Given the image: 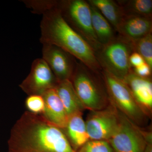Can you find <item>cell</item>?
<instances>
[{
  "label": "cell",
  "instance_id": "1",
  "mask_svg": "<svg viewBox=\"0 0 152 152\" xmlns=\"http://www.w3.org/2000/svg\"><path fill=\"white\" fill-rule=\"evenodd\" d=\"M7 152H76L64 131L26 111L11 129Z\"/></svg>",
  "mask_w": 152,
  "mask_h": 152
},
{
  "label": "cell",
  "instance_id": "2",
  "mask_svg": "<svg viewBox=\"0 0 152 152\" xmlns=\"http://www.w3.org/2000/svg\"><path fill=\"white\" fill-rule=\"evenodd\" d=\"M56 2L50 1L49 7L41 13V42L59 47L98 74L102 67L95 51L66 21L57 8Z\"/></svg>",
  "mask_w": 152,
  "mask_h": 152
},
{
  "label": "cell",
  "instance_id": "3",
  "mask_svg": "<svg viewBox=\"0 0 152 152\" xmlns=\"http://www.w3.org/2000/svg\"><path fill=\"white\" fill-rule=\"evenodd\" d=\"M94 72L82 63H77L71 79L85 109L90 111L102 110L110 104L104 82L102 84Z\"/></svg>",
  "mask_w": 152,
  "mask_h": 152
},
{
  "label": "cell",
  "instance_id": "4",
  "mask_svg": "<svg viewBox=\"0 0 152 152\" xmlns=\"http://www.w3.org/2000/svg\"><path fill=\"white\" fill-rule=\"evenodd\" d=\"M102 74L110 102L140 127L146 124L148 117L139 105L124 82L104 70Z\"/></svg>",
  "mask_w": 152,
  "mask_h": 152
},
{
  "label": "cell",
  "instance_id": "5",
  "mask_svg": "<svg viewBox=\"0 0 152 152\" xmlns=\"http://www.w3.org/2000/svg\"><path fill=\"white\" fill-rule=\"evenodd\" d=\"M56 6L68 24L97 53L102 46L95 34L91 6L83 0L56 1Z\"/></svg>",
  "mask_w": 152,
  "mask_h": 152
},
{
  "label": "cell",
  "instance_id": "6",
  "mask_svg": "<svg viewBox=\"0 0 152 152\" xmlns=\"http://www.w3.org/2000/svg\"><path fill=\"white\" fill-rule=\"evenodd\" d=\"M134 52L132 44L120 36L102 46L96 56L104 70L124 81L132 70L129 57Z\"/></svg>",
  "mask_w": 152,
  "mask_h": 152
},
{
  "label": "cell",
  "instance_id": "7",
  "mask_svg": "<svg viewBox=\"0 0 152 152\" xmlns=\"http://www.w3.org/2000/svg\"><path fill=\"white\" fill-rule=\"evenodd\" d=\"M119 115L118 126L107 141L114 152H144L148 144L145 130L119 111Z\"/></svg>",
  "mask_w": 152,
  "mask_h": 152
},
{
  "label": "cell",
  "instance_id": "8",
  "mask_svg": "<svg viewBox=\"0 0 152 152\" xmlns=\"http://www.w3.org/2000/svg\"><path fill=\"white\" fill-rule=\"evenodd\" d=\"M119 121L118 110L110 102L105 108L91 111L85 121L90 140H108L115 131Z\"/></svg>",
  "mask_w": 152,
  "mask_h": 152
},
{
  "label": "cell",
  "instance_id": "9",
  "mask_svg": "<svg viewBox=\"0 0 152 152\" xmlns=\"http://www.w3.org/2000/svg\"><path fill=\"white\" fill-rule=\"evenodd\" d=\"M58 82L47 63L42 58L34 60L31 71L19 85L28 96H42L49 90L55 88Z\"/></svg>",
  "mask_w": 152,
  "mask_h": 152
},
{
  "label": "cell",
  "instance_id": "10",
  "mask_svg": "<svg viewBox=\"0 0 152 152\" xmlns=\"http://www.w3.org/2000/svg\"><path fill=\"white\" fill-rule=\"evenodd\" d=\"M42 45V58L50 68L58 82L71 80L77 64L75 57L55 45Z\"/></svg>",
  "mask_w": 152,
  "mask_h": 152
},
{
  "label": "cell",
  "instance_id": "11",
  "mask_svg": "<svg viewBox=\"0 0 152 152\" xmlns=\"http://www.w3.org/2000/svg\"><path fill=\"white\" fill-rule=\"evenodd\" d=\"M141 108L148 117L152 111V83L150 78L140 77L130 71L124 80Z\"/></svg>",
  "mask_w": 152,
  "mask_h": 152
},
{
  "label": "cell",
  "instance_id": "12",
  "mask_svg": "<svg viewBox=\"0 0 152 152\" xmlns=\"http://www.w3.org/2000/svg\"><path fill=\"white\" fill-rule=\"evenodd\" d=\"M152 28L151 18L125 15L117 31L121 37L132 43L152 33Z\"/></svg>",
  "mask_w": 152,
  "mask_h": 152
},
{
  "label": "cell",
  "instance_id": "13",
  "mask_svg": "<svg viewBox=\"0 0 152 152\" xmlns=\"http://www.w3.org/2000/svg\"><path fill=\"white\" fill-rule=\"evenodd\" d=\"M45 109L43 116L52 125L63 130L67 123L68 117L56 89L48 91L42 95Z\"/></svg>",
  "mask_w": 152,
  "mask_h": 152
},
{
  "label": "cell",
  "instance_id": "14",
  "mask_svg": "<svg viewBox=\"0 0 152 152\" xmlns=\"http://www.w3.org/2000/svg\"><path fill=\"white\" fill-rule=\"evenodd\" d=\"M83 114L78 113L69 117L66 127L63 130L75 152L90 140Z\"/></svg>",
  "mask_w": 152,
  "mask_h": 152
},
{
  "label": "cell",
  "instance_id": "15",
  "mask_svg": "<svg viewBox=\"0 0 152 152\" xmlns=\"http://www.w3.org/2000/svg\"><path fill=\"white\" fill-rule=\"evenodd\" d=\"M55 89L68 117L78 113H83L86 110L71 80H65L58 82Z\"/></svg>",
  "mask_w": 152,
  "mask_h": 152
},
{
  "label": "cell",
  "instance_id": "16",
  "mask_svg": "<svg viewBox=\"0 0 152 152\" xmlns=\"http://www.w3.org/2000/svg\"><path fill=\"white\" fill-rule=\"evenodd\" d=\"M88 3L96 8L117 31L124 14L118 2L111 0H90Z\"/></svg>",
  "mask_w": 152,
  "mask_h": 152
},
{
  "label": "cell",
  "instance_id": "17",
  "mask_svg": "<svg viewBox=\"0 0 152 152\" xmlns=\"http://www.w3.org/2000/svg\"><path fill=\"white\" fill-rule=\"evenodd\" d=\"M90 6L93 29L99 42L103 46L115 38L113 30L99 11L95 7L91 5Z\"/></svg>",
  "mask_w": 152,
  "mask_h": 152
},
{
  "label": "cell",
  "instance_id": "18",
  "mask_svg": "<svg viewBox=\"0 0 152 152\" xmlns=\"http://www.w3.org/2000/svg\"><path fill=\"white\" fill-rule=\"evenodd\" d=\"M117 2L124 15H135L151 18V0H132Z\"/></svg>",
  "mask_w": 152,
  "mask_h": 152
},
{
  "label": "cell",
  "instance_id": "19",
  "mask_svg": "<svg viewBox=\"0 0 152 152\" xmlns=\"http://www.w3.org/2000/svg\"><path fill=\"white\" fill-rule=\"evenodd\" d=\"M131 43L132 45L134 52L140 54L143 58L145 62L152 69L151 33Z\"/></svg>",
  "mask_w": 152,
  "mask_h": 152
},
{
  "label": "cell",
  "instance_id": "20",
  "mask_svg": "<svg viewBox=\"0 0 152 152\" xmlns=\"http://www.w3.org/2000/svg\"><path fill=\"white\" fill-rule=\"evenodd\" d=\"M76 152H115L108 141L90 140Z\"/></svg>",
  "mask_w": 152,
  "mask_h": 152
},
{
  "label": "cell",
  "instance_id": "21",
  "mask_svg": "<svg viewBox=\"0 0 152 152\" xmlns=\"http://www.w3.org/2000/svg\"><path fill=\"white\" fill-rule=\"evenodd\" d=\"M25 106L27 111L36 115H42L45 111V101L40 95L28 96L25 101Z\"/></svg>",
  "mask_w": 152,
  "mask_h": 152
},
{
  "label": "cell",
  "instance_id": "22",
  "mask_svg": "<svg viewBox=\"0 0 152 152\" xmlns=\"http://www.w3.org/2000/svg\"><path fill=\"white\" fill-rule=\"evenodd\" d=\"M152 69L145 62L141 65L134 68L133 71L140 77L150 78L152 74Z\"/></svg>",
  "mask_w": 152,
  "mask_h": 152
},
{
  "label": "cell",
  "instance_id": "23",
  "mask_svg": "<svg viewBox=\"0 0 152 152\" xmlns=\"http://www.w3.org/2000/svg\"><path fill=\"white\" fill-rule=\"evenodd\" d=\"M129 62L131 66L134 68L142 65L145 62L143 58L137 52L132 53L129 57Z\"/></svg>",
  "mask_w": 152,
  "mask_h": 152
},
{
  "label": "cell",
  "instance_id": "24",
  "mask_svg": "<svg viewBox=\"0 0 152 152\" xmlns=\"http://www.w3.org/2000/svg\"><path fill=\"white\" fill-rule=\"evenodd\" d=\"M144 152H152V144H147Z\"/></svg>",
  "mask_w": 152,
  "mask_h": 152
}]
</instances>
